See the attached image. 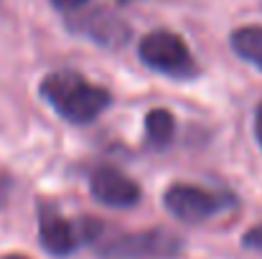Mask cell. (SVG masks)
<instances>
[{
	"instance_id": "cell-4",
	"label": "cell",
	"mask_w": 262,
	"mask_h": 259,
	"mask_svg": "<svg viewBox=\"0 0 262 259\" xmlns=\"http://www.w3.org/2000/svg\"><path fill=\"white\" fill-rule=\"evenodd\" d=\"M163 206L171 216H176L183 224H204L211 216L232 208L234 196L219 193V191H206V188L191 185V183H173L163 193Z\"/></svg>"
},
{
	"instance_id": "cell-8",
	"label": "cell",
	"mask_w": 262,
	"mask_h": 259,
	"mask_svg": "<svg viewBox=\"0 0 262 259\" xmlns=\"http://www.w3.org/2000/svg\"><path fill=\"white\" fill-rule=\"evenodd\" d=\"M232 51L262 72V26H242L229 36Z\"/></svg>"
},
{
	"instance_id": "cell-2",
	"label": "cell",
	"mask_w": 262,
	"mask_h": 259,
	"mask_svg": "<svg viewBox=\"0 0 262 259\" xmlns=\"http://www.w3.org/2000/svg\"><path fill=\"white\" fill-rule=\"evenodd\" d=\"M183 239L166 229H145L110 237L97 252L102 259H176L183 254Z\"/></svg>"
},
{
	"instance_id": "cell-12",
	"label": "cell",
	"mask_w": 262,
	"mask_h": 259,
	"mask_svg": "<svg viewBox=\"0 0 262 259\" xmlns=\"http://www.w3.org/2000/svg\"><path fill=\"white\" fill-rule=\"evenodd\" d=\"M56 10H64V13H69V10H79L82 5H87L89 0H49Z\"/></svg>"
},
{
	"instance_id": "cell-5",
	"label": "cell",
	"mask_w": 262,
	"mask_h": 259,
	"mask_svg": "<svg viewBox=\"0 0 262 259\" xmlns=\"http://www.w3.org/2000/svg\"><path fill=\"white\" fill-rule=\"evenodd\" d=\"M89 193L110 208H133L143 196L140 185L117 168H97L89 178Z\"/></svg>"
},
{
	"instance_id": "cell-9",
	"label": "cell",
	"mask_w": 262,
	"mask_h": 259,
	"mask_svg": "<svg viewBox=\"0 0 262 259\" xmlns=\"http://www.w3.org/2000/svg\"><path fill=\"white\" fill-rule=\"evenodd\" d=\"M176 135V117L173 112L158 107V109H150L145 114V137L153 148H166Z\"/></svg>"
},
{
	"instance_id": "cell-1",
	"label": "cell",
	"mask_w": 262,
	"mask_h": 259,
	"mask_svg": "<svg viewBox=\"0 0 262 259\" xmlns=\"http://www.w3.org/2000/svg\"><path fill=\"white\" fill-rule=\"evenodd\" d=\"M38 94L46 104L54 107L59 117L72 125H89L112 107L110 89L92 84L77 72L46 74L38 84Z\"/></svg>"
},
{
	"instance_id": "cell-6",
	"label": "cell",
	"mask_w": 262,
	"mask_h": 259,
	"mask_svg": "<svg viewBox=\"0 0 262 259\" xmlns=\"http://www.w3.org/2000/svg\"><path fill=\"white\" fill-rule=\"evenodd\" d=\"M38 237H41V247L54 257H69L79 244L77 229L49 201H38Z\"/></svg>"
},
{
	"instance_id": "cell-10",
	"label": "cell",
	"mask_w": 262,
	"mask_h": 259,
	"mask_svg": "<svg viewBox=\"0 0 262 259\" xmlns=\"http://www.w3.org/2000/svg\"><path fill=\"white\" fill-rule=\"evenodd\" d=\"M242 244L245 249H252V252H262V224L252 226L245 237H242Z\"/></svg>"
},
{
	"instance_id": "cell-13",
	"label": "cell",
	"mask_w": 262,
	"mask_h": 259,
	"mask_svg": "<svg viewBox=\"0 0 262 259\" xmlns=\"http://www.w3.org/2000/svg\"><path fill=\"white\" fill-rule=\"evenodd\" d=\"M255 137H257V145L262 148V102L255 109Z\"/></svg>"
},
{
	"instance_id": "cell-7",
	"label": "cell",
	"mask_w": 262,
	"mask_h": 259,
	"mask_svg": "<svg viewBox=\"0 0 262 259\" xmlns=\"http://www.w3.org/2000/svg\"><path fill=\"white\" fill-rule=\"evenodd\" d=\"M69 28L92 38V41H97L104 49H122L130 41V26L120 15H115L104 8L89 10L84 15L69 20Z\"/></svg>"
},
{
	"instance_id": "cell-3",
	"label": "cell",
	"mask_w": 262,
	"mask_h": 259,
	"mask_svg": "<svg viewBox=\"0 0 262 259\" xmlns=\"http://www.w3.org/2000/svg\"><path fill=\"white\" fill-rule=\"evenodd\" d=\"M138 56L148 69L171 79H191L199 72L191 49L173 31H153L143 36L138 43Z\"/></svg>"
},
{
	"instance_id": "cell-11",
	"label": "cell",
	"mask_w": 262,
	"mask_h": 259,
	"mask_svg": "<svg viewBox=\"0 0 262 259\" xmlns=\"http://www.w3.org/2000/svg\"><path fill=\"white\" fill-rule=\"evenodd\" d=\"M10 193H13V178L8 173H0V211L8 206Z\"/></svg>"
},
{
	"instance_id": "cell-14",
	"label": "cell",
	"mask_w": 262,
	"mask_h": 259,
	"mask_svg": "<svg viewBox=\"0 0 262 259\" xmlns=\"http://www.w3.org/2000/svg\"><path fill=\"white\" fill-rule=\"evenodd\" d=\"M0 259H28V257H23V254H5V257H0Z\"/></svg>"
}]
</instances>
